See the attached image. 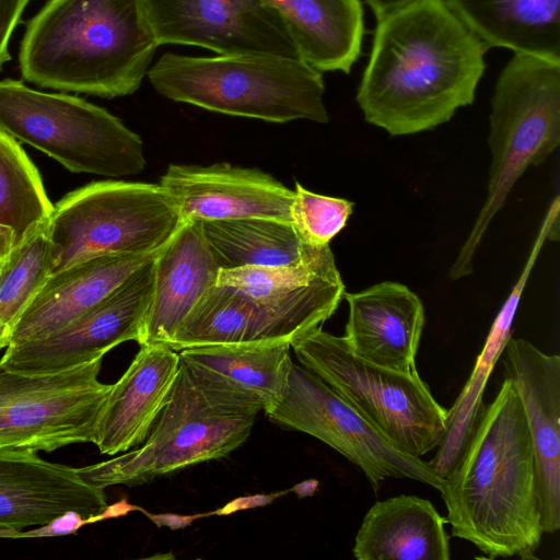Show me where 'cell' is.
<instances>
[{
	"mask_svg": "<svg viewBox=\"0 0 560 560\" xmlns=\"http://www.w3.org/2000/svg\"><path fill=\"white\" fill-rule=\"evenodd\" d=\"M488 48L560 61V0H443Z\"/></svg>",
	"mask_w": 560,
	"mask_h": 560,
	"instance_id": "24",
	"label": "cell"
},
{
	"mask_svg": "<svg viewBox=\"0 0 560 560\" xmlns=\"http://www.w3.org/2000/svg\"><path fill=\"white\" fill-rule=\"evenodd\" d=\"M153 287L141 345H168L202 295L217 283L220 268L200 221H184L154 258Z\"/></svg>",
	"mask_w": 560,
	"mask_h": 560,
	"instance_id": "20",
	"label": "cell"
},
{
	"mask_svg": "<svg viewBox=\"0 0 560 560\" xmlns=\"http://www.w3.org/2000/svg\"><path fill=\"white\" fill-rule=\"evenodd\" d=\"M267 416L340 453L362 470L375 492L387 478L442 490L444 478L428 462L397 448L331 387L294 362L284 398Z\"/></svg>",
	"mask_w": 560,
	"mask_h": 560,
	"instance_id": "11",
	"label": "cell"
},
{
	"mask_svg": "<svg viewBox=\"0 0 560 560\" xmlns=\"http://www.w3.org/2000/svg\"><path fill=\"white\" fill-rule=\"evenodd\" d=\"M102 362L43 374L0 366V448L51 452L93 443L113 386L98 380Z\"/></svg>",
	"mask_w": 560,
	"mask_h": 560,
	"instance_id": "10",
	"label": "cell"
},
{
	"mask_svg": "<svg viewBox=\"0 0 560 560\" xmlns=\"http://www.w3.org/2000/svg\"><path fill=\"white\" fill-rule=\"evenodd\" d=\"M160 250L93 257L49 275L16 323L8 347L45 337L68 325L108 296Z\"/></svg>",
	"mask_w": 560,
	"mask_h": 560,
	"instance_id": "19",
	"label": "cell"
},
{
	"mask_svg": "<svg viewBox=\"0 0 560 560\" xmlns=\"http://www.w3.org/2000/svg\"><path fill=\"white\" fill-rule=\"evenodd\" d=\"M488 47L443 0H419L377 20L357 102L390 136L431 130L475 101Z\"/></svg>",
	"mask_w": 560,
	"mask_h": 560,
	"instance_id": "1",
	"label": "cell"
},
{
	"mask_svg": "<svg viewBox=\"0 0 560 560\" xmlns=\"http://www.w3.org/2000/svg\"><path fill=\"white\" fill-rule=\"evenodd\" d=\"M352 210L353 202L312 192L296 182L290 223L303 243L325 246L346 226Z\"/></svg>",
	"mask_w": 560,
	"mask_h": 560,
	"instance_id": "31",
	"label": "cell"
},
{
	"mask_svg": "<svg viewBox=\"0 0 560 560\" xmlns=\"http://www.w3.org/2000/svg\"><path fill=\"white\" fill-rule=\"evenodd\" d=\"M318 482L314 479L302 481L295 485L291 491L296 493L300 498L313 495L316 491Z\"/></svg>",
	"mask_w": 560,
	"mask_h": 560,
	"instance_id": "36",
	"label": "cell"
},
{
	"mask_svg": "<svg viewBox=\"0 0 560 560\" xmlns=\"http://www.w3.org/2000/svg\"><path fill=\"white\" fill-rule=\"evenodd\" d=\"M560 142V61L515 54L501 71L491 100L488 144L491 153L486 200L448 277L474 270V257L513 186Z\"/></svg>",
	"mask_w": 560,
	"mask_h": 560,
	"instance_id": "6",
	"label": "cell"
},
{
	"mask_svg": "<svg viewBox=\"0 0 560 560\" xmlns=\"http://www.w3.org/2000/svg\"><path fill=\"white\" fill-rule=\"evenodd\" d=\"M52 210L36 166L0 130V264L48 225Z\"/></svg>",
	"mask_w": 560,
	"mask_h": 560,
	"instance_id": "28",
	"label": "cell"
},
{
	"mask_svg": "<svg viewBox=\"0 0 560 560\" xmlns=\"http://www.w3.org/2000/svg\"><path fill=\"white\" fill-rule=\"evenodd\" d=\"M284 340L208 345L178 351L186 364L212 372L254 395L268 415L284 398L292 366Z\"/></svg>",
	"mask_w": 560,
	"mask_h": 560,
	"instance_id": "26",
	"label": "cell"
},
{
	"mask_svg": "<svg viewBox=\"0 0 560 560\" xmlns=\"http://www.w3.org/2000/svg\"><path fill=\"white\" fill-rule=\"evenodd\" d=\"M419 0H365L376 19Z\"/></svg>",
	"mask_w": 560,
	"mask_h": 560,
	"instance_id": "35",
	"label": "cell"
},
{
	"mask_svg": "<svg viewBox=\"0 0 560 560\" xmlns=\"http://www.w3.org/2000/svg\"><path fill=\"white\" fill-rule=\"evenodd\" d=\"M452 536L487 558L536 559L542 528L537 472L518 393L504 375L440 491Z\"/></svg>",
	"mask_w": 560,
	"mask_h": 560,
	"instance_id": "2",
	"label": "cell"
},
{
	"mask_svg": "<svg viewBox=\"0 0 560 560\" xmlns=\"http://www.w3.org/2000/svg\"><path fill=\"white\" fill-rule=\"evenodd\" d=\"M261 402L225 378L186 364L141 444L108 460L78 468L88 483L141 485L226 456L249 436Z\"/></svg>",
	"mask_w": 560,
	"mask_h": 560,
	"instance_id": "4",
	"label": "cell"
},
{
	"mask_svg": "<svg viewBox=\"0 0 560 560\" xmlns=\"http://www.w3.org/2000/svg\"><path fill=\"white\" fill-rule=\"evenodd\" d=\"M160 186L183 221L269 218L290 222L293 190L256 168L171 164Z\"/></svg>",
	"mask_w": 560,
	"mask_h": 560,
	"instance_id": "15",
	"label": "cell"
},
{
	"mask_svg": "<svg viewBox=\"0 0 560 560\" xmlns=\"http://www.w3.org/2000/svg\"><path fill=\"white\" fill-rule=\"evenodd\" d=\"M106 506L104 489L84 481L78 468L34 450L0 448V529L38 527L67 511L88 517Z\"/></svg>",
	"mask_w": 560,
	"mask_h": 560,
	"instance_id": "16",
	"label": "cell"
},
{
	"mask_svg": "<svg viewBox=\"0 0 560 560\" xmlns=\"http://www.w3.org/2000/svg\"><path fill=\"white\" fill-rule=\"evenodd\" d=\"M150 521H152L158 527H168L173 530L185 528L189 526L194 521L213 515V512L209 513H199L192 515H180L174 513H162V514H152L143 509H139Z\"/></svg>",
	"mask_w": 560,
	"mask_h": 560,
	"instance_id": "34",
	"label": "cell"
},
{
	"mask_svg": "<svg viewBox=\"0 0 560 560\" xmlns=\"http://www.w3.org/2000/svg\"><path fill=\"white\" fill-rule=\"evenodd\" d=\"M0 130L73 173L136 175L145 167L143 142L125 124L81 97L0 81Z\"/></svg>",
	"mask_w": 560,
	"mask_h": 560,
	"instance_id": "8",
	"label": "cell"
},
{
	"mask_svg": "<svg viewBox=\"0 0 560 560\" xmlns=\"http://www.w3.org/2000/svg\"><path fill=\"white\" fill-rule=\"evenodd\" d=\"M31 0H0V70L11 59L9 44Z\"/></svg>",
	"mask_w": 560,
	"mask_h": 560,
	"instance_id": "32",
	"label": "cell"
},
{
	"mask_svg": "<svg viewBox=\"0 0 560 560\" xmlns=\"http://www.w3.org/2000/svg\"><path fill=\"white\" fill-rule=\"evenodd\" d=\"M178 351L162 342L140 345L121 377L112 386L101 413L94 444L115 455L141 445L149 436L176 381Z\"/></svg>",
	"mask_w": 560,
	"mask_h": 560,
	"instance_id": "18",
	"label": "cell"
},
{
	"mask_svg": "<svg viewBox=\"0 0 560 560\" xmlns=\"http://www.w3.org/2000/svg\"><path fill=\"white\" fill-rule=\"evenodd\" d=\"M349 307L343 338L361 359L395 371L413 372L424 327V307L406 285L384 281L343 294Z\"/></svg>",
	"mask_w": 560,
	"mask_h": 560,
	"instance_id": "17",
	"label": "cell"
},
{
	"mask_svg": "<svg viewBox=\"0 0 560 560\" xmlns=\"http://www.w3.org/2000/svg\"><path fill=\"white\" fill-rule=\"evenodd\" d=\"M201 229L220 270L284 266L317 247L303 243L290 222L269 218L203 221Z\"/></svg>",
	"mask_w": 560,
	"mask_h": 560,
	"instance_id": "27",
	"label": "cell"
},
{
	"mask_svg": "<svg viewBox=\"0 0 560 560\" xmlns=\"http://www.w3.org/2000/svg\"><path fill=\"white\" fill-rule=\"evenodd\" d=\"M183 223L160 184H88L54 205L46 228L50 275L93 257L155 253Z\"/></svg>",
	"mask_w": 560,
	"mask_h": 560,
	"instance_id": "9",
	"label": "cell"
},
{
	"mask_svg": "<svg viewBox=\"0 0 560 560\" xmlns=\"http://www.w3.org/2000/svg\"><path fill=\"white\" fill-rule=\"evenodd\" d=\"M290 490L287 491H280L277 493H269V494H252L246 497H240L236 498L229 503H226L224 506L220 508L219 510L213 511V515H230L232 513H235L237 511L254 509V508H260L266 506L270 504L275 499L287 494Z\"/></svg>",
	"mask_w": 560,
	"mask_h": 560,
	"instance_id": "33",
	"label": "cell"
},
{
	"mask_svg": "<svg viewBox=\"0 0 560 560\" xmlns=\"http://www.w3.org/2000/svg\"><path fill=\"white\" fill-rule=\"evenodd\" d=\"M446 520L427 499L400 494L375 502L357 532L358 560H448Z\"/></svg>",
	"mask_w": 560,
	"mask_h": 560,
	"instance_id": "22",
	"label": "cell"
},
{
	"mask_svg": "<svg viewBox=\"0 0 560 560\" xmlns=\"http://www.w3.org/2000/svg\"><path fill=\"white\" fill-rule=\"evenodd\" d=\"M298 361L400 451L422 457L440 444L447 409L418 371L400 372L355 355L343 336L313 328L291 341Z\"/></svg>",
	"mask_w": 560,
	"mask_h": 560,
	"instance_id": "7",
	"label": "cell"
},
{
	"mask_svg": "<svg viewBox=\"0 0 560 560\" xmlns=\"http://www.w3.org/2000/svg\"><path fill=\"white\" fill-rule=\"evenodd\" d=\"M505 376L515 386L533 444L544 534L560 528V357L511 337L502 352Z\"/></svg>",
	"mask_w": 560,
	"mask_h": 560,
	"instance_id": "14",
	"label": "cell"
},
{
	"mask_svg": "<svg viewBox=\"0 0 560 560\" xmlns=\"http://www.w3.org/2000/svg\"><path fill=\"white\" fill-rule=\"evenodd\" d=\"M46 228L0 264V350L8 347L16 323L50 275Z\"/></svg>",
	"mask_w": 560,
	"mask_h": 560,
	"instance_id": "29",
	"label": "cell"
},
{
	"mask_svg": "<svg viewBox=\"0 0 560 560\" xmlns=\"http://www.w3.org/2000/svg\"><path fill=\"white\" fill-rule=\"evenodd\" d=\"M147 77L172 101L224 115L279 124L329 120L323 74L301 59L167 52L150 67Z\"/></svg>",
	"mask_w": 560,
	"mask_h": 560,
	"instance_id": "5",
	"label": "cell"
},
{
	"mask_svg": "<svg viewBox=\"0 0 560 560\" xmlns=\"http://www.w3.org/2000/svg\"><path fill=\"white\" fill-rule=\"evenodd\" d=\"M278 340L289 341L266 302L215 283L185 317L168 346L179 351L208 345Z\"/></svg>",
	"mask_w": 560,
	"mask_h": 560,
	"instance_id": "25",
	"label": "cell"
},
{
	"mask_svg": "<svg viewBox=\"0 0 560 560\" xmlns=\"http://www.w3.org/2000/svg\"><path fill=\"white\" fill-rule=\"evenodd\" d=\"M281 18L301 60L349 73L364 33L360 0H262Z\"/></svg>",
	"mask_w": 560,
	"mask_h": 560,
	"instance_id": "23",
	"label": "cell"
},
{
	"mask_svg": "<svg viewBox=\"0 0 560 560\" xmlns=\"http://www.w3.org/2000/svg\"><path fill=\"white\" fill-rule=\"evenodd\" d=\"M558 213L548 209L530 249L527 261L514 284L510 295L494 318L485 346L477 357L470 377L458 397L447 409L445 433L438 445L433 458L428 462L436 474L445 478L463 455L475 424L483 406L482 396L493 368L509 339L512 337V324L538 255L548 238L557 231Z\"/></svg>",
	"mask_w": 560,
	"mask_h": 560,
	"instance_id": "21",
	"label": "cell"
},
{
	"mask_svg": "<svg viewBox=\"0 0 560 560\" xmlns=\"http://www.w3.org/2000/svg\"><path fill=\"white\" fill-rule=\"evenodd\" d=\"M155 256L68 325L45 337L7 347L0 366L26 374L54 373L103 358L126 341L141 345Z\"/></svg>",
	"mask_w": 560,
	"mask_h": 560,
	"instance_id": "12",
	"label": "cell"
},
{
	"mask_svg": "<svg viewBox=\"0 0 560 560\" xmlns=\"http://www.w3.org/2000/svg\"><path fill=\"white\" fill-rule=\"evenodd\" d=\"M340 275L329 245L314 247L298 262L275 267L220 270L217 283L264 300L305 287L320 278Z\"/></svg>",
	"mask_w": 560,
	"mask_h": 560,
	"instance_id": "30",
	"label": "cell"
},
{
	"mask_svg": "<svg viewBox=\"0 0 560 560\" xmlns=\"http://www.w3.org/2000/svg\"><path fill=\"white\" fill-rule=\"evenodd\" d=\"M144 4L159 46L300 59L285 24L262 0H144Z\"/></svg>",
	"mask_w": 560,
	"mask_h": 560,
	"instance_id": "13",
	"label": "cell"
},
{
	"mask_svg": "<svg viewBox=\"0 0 560 560\" xmlns=\"http://www.w3.org/2000/svg\"><path fill=\"white\" fill-rule=\"evenodd\" d=\"M159 47L144 0H48L20 48L24 80L105 98L133 94Z\"/></svg>",
	"mask_w": 560,
	"mask_h": 560,
	"instance_id": "3",
	"label": "cell"
}]
</instances>
